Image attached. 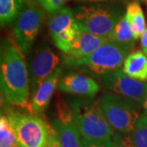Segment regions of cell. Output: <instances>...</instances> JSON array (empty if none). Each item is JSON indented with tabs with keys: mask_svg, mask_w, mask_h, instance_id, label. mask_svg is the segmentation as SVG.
<instances>
[{
	"mask_svg": "<svg viewBox=\"0 0 147 147\" xmlns=\"http://www.w3.org/2000/svg\"><path fill=\"white\" fill-rule=\"evenodd\" d=\"M23 1H24V2H25V0H23Z\"/></svg>",
	"mask_w": 147,
	"mask_h": 147,
	"instance_id": "29",
	"label": "cell"
},
{
	"mask_svg": "<svg viewBox=\"0 0 147 147\" xmlns=\"http://www.w3.org/2000/svg\"><path fill=\"white\" fill-rule=\"evenodd\" d=\"M0 147H20L7 116L3 115L0 118Z\"/></svg>",
	"mask_w": 147,
	"mask_h": 147,
	"instance_id": "19",
	"label": "cell"
},
{
	"mask_svg": "<svg viewBox=\"0 0 147 147\" xmlns=\"http://www.w3.org/2000/svg\"><path fill=\"white\" fill-rule=\"evenodd\" d=\"M105 86L113 94L142 105L147 94V82H142L126 75L123 69L104 75Z\"/></svg>",
	"mask_w": 147,
	"mask_h": 147,
	"instance_id": "8",
	"label": "cell"
},
{
	"mask_svg": "<svg viewBox=\"0 0 147 147\" xmlns=\"http://www.w3.org/2000/svg\"><path fill=\"white\" fill-rule=\"evenodd\" d=\"M111 147H135V146L131 142V137L115 131L111 138Z\"/></svg>",
	"mask_w": 147,
	"mask_h": 147,
	"instance_id": "21",
	"label": "cell"
},
{
	"mask_svg": "<svg viewBox=\"0 0 147 147\" xmlns=\"http://www.w3.org/2000/svg\"><path fill=\"white\" fill-rule=\"evenodd\" d=\"M109 41L108 37L97 36L89 32L82 30L66 53L69 58L79 59L95 52L102 44Z\"/></svg>",
	"mask_w": 147,
	"mask_h": 147,
	"instance_id": "11",
	"label": "cell"
},
{
	"mask_svg": "<svg viewBox=\"0 0 147 147\" xmlns=\"http://www.w3.org/2000/svg\"><path fill=\"white\" fill-rule=\"evenodd\" d=\"M79 2H84V3H96V2H103L105 0H76Z\"/></svg>",
	"mask_w": 147,
	"mask_h": 147,
	"instance_id": "27",
	"label": "cell"
},
{
	"mask_svg": "<svg viewBox=\"0 0 147 147\" xmlns=\"http://www.w3.org/2000/svg\"><path fill=\"white\" fill-rule=\"evenodd\" d=\"M72 110L74 121L84 140L90 142L111 141L114 128L106 120L98 103L95 105L74 103Z\"/></svg>",
	"mask_w": 147,
	"mask_h": 147,
	"instance_id": "3",
	"label": "cell"
},
{
	"mask_svg": "<svg viewBox=\"0 0 147 147\" xmlns=\"http://www.w3.org/2000/svg\"><path fill=\"white\" fill-rule=\"evenodd\" d=\"M143 108H144V115L147 117V94L143 102Z\"/></svg>",
	"mask_w": 147,
	"mask_h": 147,
	"instance_id": "26",
	"label": "cell"
},
{
	"mask_svg": "<svg viewBox=\"0 0 147 147\" xmlns=\"http://www.w3.org/2000/svg\"><path fill=\"white\" fill-rule=\"evenodd\" d=\"M58 88L67 93L93 96L99 92L100 86L94 79L88 76L70 74L59 82Z\"/></svg>",
	"mask_w": 147,
	"mask_h": 147,
	"instance_id": "10",
	"label": "cell"
},
{
	"mask_svg": "<svg viewBox=\"0 0 147 147\" xmlns=\"http://www.w3.org/2000/svg\"><path fill=\"white\" fill-rule=\"evenodd\" d=\"M97 103L114 129L123 134L132 132L140 116L137 103L113 93L105 94Z\"/></svg>",
	"mask_w": 147,
	"mask_h": 147,
	"instance_id": "5",
	"label": "cell"
},
{
	"mask_svg": "<svg viewBox=\"0 0 147 147\" xmlns=\"http://www.w3.org/2000/svg\"><path fill=\"white\" fill-rule=\"evenodd\" d=\"M49 147H50V146H49Z\"/></svg>",
	"mask_w": 147,
	"mask_h": 147,
	"instance_id": "30",
	"label": "cell"
},
{
	"mask_svg": "<svg viewBox=\"0 0 147 147\" xmlns=\"http://www.w3.org/2000/svg\"><path fill=\"white\" fill-rule=\"evenodd\" d=\"M141 43H142L143 52L147 55V29L141 37Z\"/></svg>",
	"mask_w": 147,
	"mask_h": 147,
	"instance_id": "25",
	"label": "cell"
},
{
	"mask_svg": "<svg viewBox=\"0 0 147 147\" xmlns=\"http://www.w3.org/2000/svg\"><path fill=\"white\" fill-rule=\"evenodd\" d=\"M61 74V68H58L49 76L34 92L30 103L32 114H39L43 112L50 102L55 88L58 86L59 79Z\"/></svg>",
	"mask_w": 147,
	"mask_h": 147,
	"instance_id": "12",
	"label": "cell"
},
{
	"mask_svg": "<svg viewBox=\"0 0 147 147\" xmlns=\"http://www.w3.org/2000/svg\"><path fill=\"white\" fill-rule=\"evenodd\" d=\"M49 146L50 147H61L60 145V142L58 141V138L57 137V134L55 131L52 130L51 132V139H50V144H49Z\"/></svg>",
	"mask_w": 147,
	"mask_h": 147,
	"instance_id": "24",
	"label": "cell"
},
{
	"mask_svg": "<svg viewBox=\"0 0 147 147\" xmlns=\"http://www.w3.org/2000/svg\"><path fill=\"white\" fill-rule=\"evenodd\" d=\"M23 0H0V21L4 26L14 21L21 13Z\"/></svg>",
	"mask_w": 147,
	"mask_h": 147,
	"instance_id": "18",
	"label": "cell"
},
{
	"mask_svg": "<svg viewBox=\"0 0 147 147\" xmlns=\"http://www.w3.org/2000/svg\"><path fill=\"white\" fill-rule=\"evenodd\" d=\"M123 71L132 79L142 82L147 81V56L141 50L134 51L124 61Z\"/></svg>",
	"mask_w": 147,
	"mask_h": 147,
	"instance_id": "14",
	"label": "cell"
},
{
	"mask_svg": "<svg viewBox=\"0 0 147 147\" xmlns=\"http://www.w3.org/2000/svg\"><path fill=\"white\" fill-rule=\"evenodd\" d=\"M0 82L2 92L8 102L22 108L30 105L27 64L19 46L11 39L4 40L1 46Z\"/></svg>",
	"mask_w": 147,
	"mask_h": 147,
	"instance_id": "1",
	"label": "cell"
},
{
	"mask_svg": "<svg viewBox=\"0 0 147 147\" xmlns=\"http://www.w3.org/2000/svg\"><path fill=\"white\" fill-rule=\"evenodd\" d=\"M142 1H146V2H147V0H142Z\"/></svg>",
	"mask_w": 147,
	"mask_h": 147,
	"instance_id": "28",
	"label": "cell"
},
{
	"mask_svg": "<svg viewBox=\"0 0 147 147\" xmlns=\"http://www.w3.org/2000/svg\"><path fill=\"white\" fill-rule=\"evenodd\" d=\"M125 17L131 26L135 39H138L146 30L145 16L138 2H132L127 5Z\"/></svg>",
	"mask_w": 147,
	"mask_h": 147,
	"instance_id": "16",
	"label": "cell"
},
{
	"mask_svg": "<svg viewBox=\"0 0 147 147\" xmlns=\"http://www.w3.org/2000/svg\"><path fill=\"white\" fill-rule=\"evenodd\" d=\"M130 137L135 147H147V117L144 114L139 116Z\"/></svg>",
	"mask_w": 147,
	"mask_h": 147,
	"instance_id": "20",
	"label": "cell"
},
{
	"mask_svg": "<svg viewBox=\"0 0 147 147\" xmlns=\"http://www.w3.org/2000/svg\"><path fill=\"white\" fill-rule=\"evenodd\" d=\"M69 0H38L40 5L45 10L53 13L64 7V5Z\"/></svg>",
	"mask_w": 147,
	"mask_h": 147,
	"instance_id": "22",
	"label": "cell"
},
{
	"mask_svg": "<svg viewBox=\"0 0 147 147\" xmlns=\"http://www.w3.org/2000/svg\"><path fill=\"white\" fill-rule=\"evenodd\" d=\"M60 58L47 47L34 50L29 57L27 69L30 90L34 94L39 86L58 69Z\"/></svg>",
	"mask_w": 147,
	"mask_h": 147,
	"instance_id": "7",
	"label": "cell"
},
{
	"mask_svg": "<svg viewBox=\"0 0 147 147\" xmlns=\"http://www.w3.org/2000/svg\"><path fill=\"white\" fill-rule=\"evenodd\" d=\"M109 38V41L117 42L123 45H135L134 34L131 27L127 21L125 16H121L117 22L113 31L111 32Z\"/></svg>",
	"mask_w": 147,
	"mask_h": 147,
	"instance_id": "17",
	"label": "cell"
},
{
	"mask_svg": "<svg viewBox=\"0 0 147 147\" xmlns=\"http://www.w3.org/2000/svg\"><path fill=\"white\" fill-rule=\"evenodd\" d=\"M74 14L84 30L101 37L110 36L120 18L115 9L100 4L79 6Z\"/></svg>",
	"mask_w": 147,
	"mask_h": 147,
	"instance_id": "6",
	"label": "cell"
},
{
	"mask_svg": "<svg viewBox=\"0 0 147 147\" xmlns=\"http://www.w3.org/2000/svg\"><path fill=\"white\" fill-rule=\"evenodd\" d=\"M7 118L14 129L20 147H49L51 130L38 116L34 114L9 112Z\"/></svg>",
	"mask_w": 147,
	"mask_h": 147,
	"instance_id": "4",
	"label": "cell"
},
{
	"mask_svg": "<svg viewBox=\"0 0 147 147\" xmlns=\"http://www.w3.org/2000/svg\"><path fill=\"white\" fill-rule=\"evenodd\" d=\"M52 127L55 131L61 147H83L81 134L74 121H54Z\"/></svg>",
	"mask_w": 147,
	"mask_h": 147,
	"instance_id": "13",
	"label": "cell"
},
{
	"mask_svg": "<svg viewBox=\"0 0 147 147\" xmlns=\"http://www.w3.org/2000/svg\"><path fill=\"white\" fill-rule=\"evenodd\" d=\"M83 147H111V141L108 142H90L82 139Z\"/></svg>",
	"mask_w": 147,
	"mask_h": 147,
	"instance_id": "23",
	"label": "cell"
},
{
	"mask_svg": "<svg viewBox=\"0 0 147 147\" xmlns=\"http://www.w3.org/2000/svg\"><path fill=\"white\" fill-rule=\"evenodd\" d=\"M77 23L74 11L69 7H64L53 12L48 20V29L53 38L67 31Z\"/></svg>",
	"mask_w": 147,
	"mask_h": 147,
	"instance_id": "15",
	"label": "cell"
},
{
	"mask_svg": "<svg viewBox=\"0 0 147 147\" xmlns=\"http://www.w3.org/2000/svg\"><path fill=\"white\" fill-rule=\"evenodd\" d=\"M43 12L39 8L29 7L21 11L14 26L16 44L21 52L26 53L40 30Z\"/></svg>",
	"mask_w": 147,
	"mask_h": 147,
	"instance_id": "9",
	"label": "cell"
},
{
	"mask_svg": "<svg viewBox=\"0 0 147 147\" xmlns=\"http://www.w3.org/2000/svg\"><path fill=\"white\" fill-rule=\"evenodd\" d=\"M132 47L133 45H123L108 41L84 57L68 58V63L76 66L84 65L96 74L105 75L120 69L127 53Z\"/></svg>",
	"mask_w": 147,
	"mask_h": 147,
	"instance_id": "2",
	"label": "cell"
}]
</instances>
